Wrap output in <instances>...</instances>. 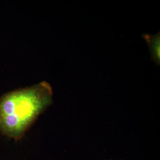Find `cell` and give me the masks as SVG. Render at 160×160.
Here are the masks:
<instances>
[{
  "label": "cell",
  "instance_id": "cell-1",
  "mask_svg": "<svg viewBox=\"0 0 160 160\" xmlns=\"http://www.w3.org/2000/svg\"><path fill=\"white\" fill-rule=\"evenodd\" d=\"M52 102V88L46 81L6 92L0 98V132L19 141Z\"/></svg>",
  "mask_w": 160,
  "mask_h": 160
},
{
  "label": "cell",
  "instance_id": "cell-2",
  "mask_svg": "<svg viewBox=\"0 0 160 160\" xmlns=\"http://www.w3.org/2000/svg\"><path fill=\"white\" fill-rule=\"evenodd\" d=\"M143 37L149 46L152 61L160 66V32L157 34L153 35L144 34L143 35Z\"/></svg>",
  "mask_w": 160,
  "mask_h": 160
}]
</instances>
